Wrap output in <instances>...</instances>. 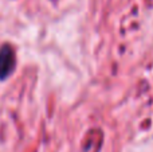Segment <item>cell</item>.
<instances>
[{
  "instance_id": "1",
  "label": "cell",
  "mask_w": 153,
  "mask_h": 152,
  "mask_svg": "<svg viewBox=\"0 0 153 152\" xmlns=\"http://www.w3.org/2000/svg\"><path fill=\"white\" fill-rule=\"evenodd\" d=\"M16 53L11 43L0 46V82L7 81L16 70Z\"/></svg>"
}]
</instances>
